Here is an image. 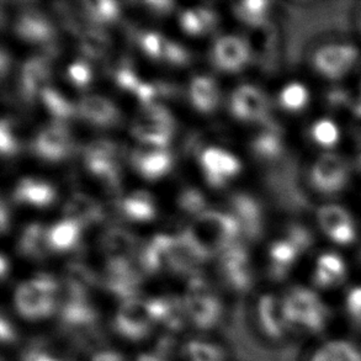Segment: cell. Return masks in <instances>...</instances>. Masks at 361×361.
<instances>
[{
    "label": "cell",
    "instance_id": "cell-1",
    "mask_svg": "<svg viewBox=\"0 0 361 361\" xmlns=\"http://www.w3.org/2000/svg\"><path fill=\"white\" fill-rule=\"evenodd\" d=\"M183 233L207 260L235 243L240 226L235 216L209 210L196 216Z\"/></svg>",
    "mask_w": 361,
    "mask_h": 361
},
{
    "label": "cell",
    "instance_id": "cell-2",
    "mask_svg": "<svg viewBox=\"0 0 361 361\" xmlns=\"http://www.w3.org/2000/svg\"><path fill=\"white\" fill-rule=\"evenodd\" d=\"M59 293V281L49 274H39L16 288L15 308L29 321L44 319L57 310Z\"/></svg>",
    "mask_w": 361,
    "mask_h": 361
},
{
    "label": "cell",
    "instance_id": "cell-3",
    "mask_svg": "<svg viewBox=\"0 0 361 361\" xmlns=\"http://www.w3.org/2000/svg\"><path fill=\"white\" fill-rule=\"evenodd\" d=\"M283 306L290 328L318 333L327 324L329 316L327 307L312 290L291 288L283 298Z\"/></svg>",
    "mask_w": 361,
    "mask_h": 361
},
{
    "label": "cell",
    "instance_id": "cell-4",
    "mask_svg": "<svg viewBox=\"0 0 361 361\" xmlns=\"http://www.w3.org/2000/svg\"><path fill=\"white\" fill-rule=\"evenodd\" d=\"M183 301L188 317L199 329L207 331L217 326L222 316V305L202 276L197 274L191 276Z\"/></svg>",
    "mask_w": 361,
    "mask_h": 361
},
{
    "label": "cell",
    "instance_id": "cell-5",
    "mask_svg": "<svg viewBox=\"0 0 361 361\" xmlns=\"http://www.w3.org/2000/svg\"><path fill=\"white\" fill-rule=\"evenodd\" d=\"M137 254V253H136ZM136 254L130 258L109 259L104 275V286L122 302L138 298L143 270Z\"/></svg>",
    "mask_w": 361,
    "mask_h": 361
},
{
    "label": "cell",
    "instance_id": "cell-6",
    "mask_svg": "<svg viewBox=\"0 0 361 361\" xmlns=\"http://www.w3.org/2000/svg\"><path fill=\"white\" fill-rule=\"evenodd\" d=\"M173 130L174 118L169 110L154 103L145 105L132 125V133L140 141L163 147H168Z\"/></svg>",
    "mask_w": 361,
    "mask_h": 361
},
{
    "label": "cell",
    "instance_id": "cell-7",
    "mask_svg": "<svg viewBox=\"0 0 361 361\" xmlns=\"http://www.w3.org/2000/svg\"><path fill=\"white\" fill-rule=\"evenodd\" d=\"M153 323L147 301L137 298L122 302L114 318L113 327L118 336L138 342L151 333Z\"/></svg>",
    "mask_w": 361,
    "mask_h": 361
},
{
    "label": "cell",
    "instance_id": "cell-8",
    "mask_svg": "<svg viewBox=\"0 0 361 361\" xmlns=\"http://www.w3.org/2000/svg\"><path fill=\"white\" fill-rule=\"evenodd\" d=\"M84 161L89 171L109 188L118 186V147L109 140H95L84 149Z\"/></svg>",
    "mask_w": 361,
    "mask_h": 361
},
{
    "label": "cell",
    "instance_id": "cell-9",
    "mask_svg": "<svg viewBox=\"0 0 361 361\" xmlns=\"http://www.w3.org/2000/svg\"><path fill=\"white\" fill-rule=\"evenodd\" d=\"M357 59L359 52L352 44H327L316 52L313 64L324 78L336 80L344 77L357 63Z\"/></svg>",
    "mask_w": 361,
    "mask_h": 361
},
{
    "label": "cell",
    "instance_id": "cell-10",
    "mask_svg": "<svg viewBox=\"0 0 361 361\" xmlns=\"http://www.w3.org/2000/svg\"><path fill=\"white\" fill-rule=\"evenodd\" d=\"M220 254L221 271L227 285L240 293L248 291L253 283V273L247 249L235 242Z\"/></svg>",
    "mask_w": 361,
    "mask_h": 361
},
{
    "label": "cell",
    "instance_id": "cell-11",
    "mask_svg": "<svg viewBox=\"0 0 361 361\" xmlns=\"http://www.w3.org/2000/svg\"><path fill=\"white\" fill-rule=\"evenodd\" d=\"M348 180V166L342 158L332 153L323 154L313 164L311 181L323 194H334L342 190Z\"/></svg>",
    "mask_w": 361,
    "mask_h": 361
},
{
    "label": "cell",
    "instance_id": "cell-12",
    "mask_svg": "<svg viewBox=\"0 0 361 361\" xmlns=\"http://www.w3.org/2000/svg\"><path fill=\"white\" fill-rule=\"evenodd\" d=\"M268 109L267 97L253 85H240L231 97V111L244 121H264Z\"/></svg>",
    "mask_w": 361,
    "mask_h": 361
},
{
    "label": "cell",
    "instance_id": "cell-13",
    "mask_svg": "<svg viewBox=\"0 0 361 361\" xmlns=\"http://www.w3.org/2000/svg\"><path fill=\"white\" fill-rule=\"evenodd\" d=\"M141 142L132 154V163L146 179L166 176L171 166V153L166 147L151 142Z\"/></svg>",
    "mask_w": 361,
    "mask_h": 361
},
{
    "label": "cell",
    "instance_id": "cell-14",
    "mask_svg": "<svg viewBox=\"0 0 361 361\" xmlns=\"http://www.w3.org/2000/svg\"><path fill=\"white\" fill-rule=\"evenodd\" d=\"M72 149V138L62 123H54L39 132L34 142L36 154L46 161H61Z\"/></svg>",
    "mask_w": 361,
    "mask_h": 361
},
{
    "label": "cell",
    "instance_id": "cell-15",
    "mask_svg": "<svg viewBox=\"0 0 361 361\" xmlns=\"http://www.w3.org/2000/svg\"><path fill=\"white\" fill-rule=\"evenodd\" d=\"M201 164L211 185L221 186L226 179L240 171V164L235 157L220 148H207L201 154Z\"/></svg>",
    "mask_w": 361,
    "mask_h": 361
},
{
    "label": "cell",
    "instance_id": "cell-16",
    "mask_svg": "<svg viewBox=\"0 0 361 361\" xmlns=\"http://www.w3.org/2000/svg\"><path fill=\"white\" fill-rule=\"evenodd\" d=\"M258 318L260 327L267 337L281 339L286 334L290 326L283 311V298L274 295H264L259 300Z\"/></svg>",
    "mask_w": 361,
    "mask_h": 361
},
{
    "label": "cell",
    "instance_id": "cell-17",
    "mask_svg": "<svg viewBox=\"0 0 361 361\" xmlns=\"http://www.w3.org/2000/svg\"><path fill=\"white\" fill-rule=\"evenodd\" d=\"M51 67L49 61L42 57L29 59L21 68V93L25 100L31 102L49 88Z\"/></svg>",
    "mask_w": 361,
    "mask_h": 361
},
{
    "label": "cell",
    "instance_id": "cell-18",
    "mask_svg": "<svg viewBox=\"0 0 361 361\" xmlns=\"http://www.w3.org/2000/svg\"><path fill=\"white\" fill-rule=\"evenodd\" d=\"M250 59L249 49L244 39L237 36H224L216 41L214 61L224 71H240Z\"/></svg>",
    "mask_w": 361,
    "mask_h": 361
},
{
    "label": "cell",
    "instance_id": "cell-19",
    "mask_svg": "<svg viewBox=\"0 0 361 361\" xmlns=\"http://www.w3.org/2000/svg\"><path fill=\"white\" fill-rule=\"evenodd\" d=\"M20 39L29 42H49L54 36V27L44 14L35 9L24 10L14 24Z\"/></svg>",
    "mask_w": 361,
    "mask_h": 361
},
{
    "label": "cell",
    "instance_id": "cell-20",
    "mask_svg": "<svg viewBox=\"0 0 361 361\" xmlns=\"http://www.w3.org/2000/svg\"><path fill=\"white\" fill-rule=\"evenodd\" d=\"M231 206L240 232L249 240L258 238L262 232V212L257 200L247 194H237L231 199Z\"/></svg>",
    "mask_w": 361,
    "mask_h": 361
},
{
    "label": "cell",
    "instance_id": "cell-21",
    "mask_svg": "<svg viewBox=\"0 0 361 361\" xmlns=\"http://www.w3.org/2000/svg\"><path fill=\"white\" fill-rule=\"evenodd\" d=\"M77 113L98 126H114L120 121L118 108L102 95H88L79 102Z\"/></svg>",
    "mask_w": 361,
    "mask_h": 361
},
{
    "label": "cell",
    "instance_id": "cell-22",
    "mask_svg": "<svg viewBox=\"0 0 361 361\" xmlns=\"http://www.w3.org/2000/svg\"><path fill=\"white\" fill-rule=\"evenodd\" d=\"M63 281L66 298H88L90 290L98 285V276L87 265L72 262L64 269Z\"/></svg>",
    "mask_w": 361,
    "mask_h": 361
},
{
    "label": "cell",
    "instance_id": "cell-23",
    "mask_svg": "<svg viewBox=\"0 0 361 361\" xmlns=\"http://www.w3.org/2000/svg\"><path fill=\"white\" fill-rule=\"evenodd\" d=\"M63 215L67 220H73L79 225H90L104 217L103 207L92 196L84 192H75L64 204Z\"/></svg>",
    "mask_w": 361,
    "mask_h": 361
},
{
    "label": "cell",
    "instance_id": "cell-24",
    "mask_svg": "<svg viewBox=\"0 0 361 361\" xmlns=\"http://www.w3.org/2000/svg\"><path fill=\"white\" fill-rule=\"evenodd\" d=\"M308 361H361V348L347 339H331L319 344Z\"/></svg>",
    "mask_w": 361,
    "mask_h": 361
},
{
    "label": "cell",
    "instance_id": "cell-25",
    "mask_svg": "<svg viewBox=\"0 0 361 361\" xmlns=\"http://www.w3.org/2000/svg\"><path fill=\"white\" fill-rule=\"evenodd\" d=\"M56 192L46 181L25 178L14 190V200L34 206H47L54 200Z\"/></svg>",
    "mask_w": 361,
    "mask_h": 361
},
{
    "label": "cell",
    "instance_id": "cell-26",
    "mask_svg": "<svg viewBox=\"0 0 361 361\" xmlns=\"http://www.w3.org/2000/svg\"><path fill=\"white\" fill-rule=\"evenodd\" d=\"M49 231L39 224L26 226L21 232L18 250L21 255L32 259H42L49 252Z\"/></svg>",
    "mask_w": 361,
    "mask_h": 361
},
{
    "label": "cell",
    "instance_id": "cell-27",
    "mask_svg": "<svg viewBox=\"0 0 361 361\" xmlns=\"http://www.w3.org/2000/svg\"><path fill=\"white\" fill-rule=\"evenodd\" d=\"M345 278V264L336 253H324L318 258L314 271V283L318 288L337 286Z\"/></svg>",
    "mask_w": 361,
    "mask_h": 361
},
{
    "label": "cell",
    "instance_id": "cell-28",
    "mask_svg": "<svg viewBox=\"0 0 361 361\" xmlns=\"http://www.w3.org/2000/svg\"><path fill=\"white\" fill-rule=\"evenodd\" d=\"M102 244L109 259L130 258L138 252L135 235L120 227L109 228L104 233Z\"/></svg>",
    "mask_w": 361,
    "mask_h": 361
},
{
    "label": "cell",
    "instance_id": "cell-29",
    "mask_svg": "<svg viewBox=\"0 0 361 361\" xmlns=\"http://www.w3.org/2000/svg\"><path fill=\"white\" fill-rule=\"evenodd\" d=\"M190 98L196 109L204 113H210L217 106L220 95L212 79L196 77L190 84Z\"/></svg>",
    "mask_w": 361,
    "mask_h": 361
},
{
    "label": "cell",
    "instance_id": "cell-30",
    "mask_svg": "<svg viewBox=\"0 0 361 361\" xmlns=\"http://www.w3.org/2000/svg\"><path fill=\"white\" fill-rule=\"evenodd\" d=\"M82 226L73 220H67L59 222L57 225L51 227L49 230V248L63 252L73 248L78 243L80 237Z\"/></svg>",
    "mask_w": 361,
    "mask_h": 361
},
{
    "label": "cell",
    "instance_id": "cell-31",
    "mask_svg": "<svg viewBox=\"0 0 361 361\" xmlns=\"http://www.w3.org/2000/svg\"><path fill=\"white\" fill-rule=\"evenodd\" d=\"M298 247L290 240H279L270 248L271 268L270 274L274 279H281L288 274L298 255Z\"/></svg>",
    "mask_w": 361,
    "mask_h": 361
},
{
    "label": "cell",
    "instance_id": "cell-32",
    "mask_svg": "<svg viewBox=\"0 0 361 361\" xmlns=\"http://www.w3.org/2000/svg\"><path fill=\"white\" fill-rule=\"evenodd\" d=\"M80 49L90 59H102L110 49L109 35L98 26H90L80 32Z\"/></svg>",
    "mask_w": 361,
    "mask_h": 361
},
{
    "label": "cell",
    "instance_id": "cell-33",
    "mask_svg": "<svg viewBox=\"0 0 361 361\" xmlns=\"http://www.w3.org/2000/svg\"><path fill=\"white\" fill-rule=\"evenodd\" d=\"M122 210L127 217L136 221L152 220L156 215V209L151 194L147 191H135L122 201Z\"/></svg>",
    "mask_w": 361,
    "mask_h": 361
},
{
    "label": "cell",
    "instance_id": "cell-34",
    "mask_svg": "<svg viewBox=\"0 0 361 361\" xmlns=\"http://www.w3.org/2000/svg\"><path fill=\"white\" fill-rule=\"evenodd\" d=\"M217 23L215 13L206 8L184 10L180 14V24L188 34H202L206 30L211 29Z\"/></svg>",
    "mask_w": 361,
    "mask_h": 361
},
{
    "label": "cell",
    "instance_id": "cell-35",
    "mask_svg": "<svg viewBox=\"0 0 361 361\" xmlns=\"http://www.w3.org/2000/svg\"><path fill=\"white\" fill-rule=\"evenodd\" d=\"M317 220L323 232L327 235H331L342 226L354 224L349 212L345 209H343L342 206L338 205L322 206L318 210Z\"/></svg>",
    "mask_w": 361,
    "mask_h": 361
},
{
    "label": "cell",
    "instance_id": "cell-36",
    "mask_svg": "<svg viewBox=\"0 0 361 361\" xmlns=\"http://www.w3.org/2000/svg\"><path fill=\"white\" fill-rule=\"evenodd\" d=\"M252 149H253L255 156L264 159V161H274L276 159L281 152H283V145L280 137L276 135L275 131H265L260 133L253 143H252Z\"/></svg>",
    "mask_w": 361,
    "mask_h": 361
},
{
    "label": "cell",
    "instance_id": "cell-37",
    "mask_svg": "<svg viewBox=\"0 0 361 361\" xmlns=\"http://www.w3.org/2000/svg\"><path fill=\"white\" fill-rule=\"evenodd\" d=\"M268 3L264 0H245L233 5L235 13L240 20L247 23L249 26L267 23V11H268Z\"/></svg>",
    "mask_w": 361,
    "mask_h": 361
},
{
    "label": "cell",
    "instance_id": "cell-38",
    "mask_svg": "<svg viewBox=\"0 0 361 361\" xmlns=\"http://www.w3.org/2000/svg\"><path fill=\"white\" fill-rule=\"evenodd\" d=\"M280 105L288 111H300L310 102L308 89L301 83L288 84L279 97Z\"/></svg>",
    "mask_w": 361,
    "mask_h": 361
},
{
    "label": "cell",
    "instance_id": "cell-39",
    "mask_svg": "<svg viewBox=\"0 0 361 361\" xmlns=\"http://www.w3.org/2000/svg\"><path fill=\"white\" fill-rule=\"evenodd\" d=\"M84 13L89 20L94 23H110L118 19L120 8L116 1L113 0H97V1H85L83 3Z\"/></svg>",
    "mask_w": 361,
    "mask_h": 361
},
{
    "label": "cell",
    "instance_id": "cell-40",
    "mask_svg": "<svg viewBox=\"0 0 361 361\" xmlns=\"http://www.w3.org/2000/svg\"><path fill=\"white\" fill-rule=\"evenodd\" d=\"M188 361H225V353L210 343L191 341L184 348Z\"/></svg>",
    "mask_w": 361,
    "mask_h": 361
},
{
    "label": "cell",
    "instance_id": "cell-41",
    "mask_svg": "<svg viewBox=\"0 0 361 361\" xmlns=\"http://www.w3.org/2000/svg\"><path fill=\"white\" fill-rule=\"evenodd\" d=\"M311 137L319 146L332 148L341 140V130L333 120L321 118L311 127Z\"/></svg>",
    "mask_w": 361,
    "mask_h": 361
},
{
    "label": "cell",
    "instance_id": "cell-42",
    "mask_svg": "<svg viewBox=\"0 0 361 361\" xmlns=\"http://www.w3.org/2000/svg\"><path fill=\"white\" fill-rule=\"evenodd\" d=\"M41 98L46 108L49 109V113L59 120L69 118L77 111V108H74L73 105L56 89L49 87L44 93L41 94Z\"/></svg>",
    "mask_w": 361,
    "mask_h": 361
},
{
    "label": "cell",
    "instance_id": "cell-43",
    "mask_svg": "<svg viewBox=\"0 0 361 361\" xmlns=\"http://www.w3.org/2000/svg\"><path fill=\"white\" fill-rule=\"evenodd\" d=\"M186 318L189 317L183 298L168 296L166 312L161 323L173 332H179L185 326Z\"/></svg>",
    "mask_w": 361,
    "mask_h": 361
},
{
    "label": "cell",
    "instance_id": "cell-44",
    "mask_svg": "<svg viewBox=\"0 0 361 361\" xmlns=\"http://www.w3.org/2000/svg\"><path fill=\"white\" fill-rule=\"evenodd\" d=\"M178 204L181 210L185 211L191 215H200L205 212L206 200L200 191L194 188H188L181 191L178 197Z\"/></svg>",
    "mask_w": 361,
    "mask_h": 361
},
{
    "label": "cell",
    "instance_id": "cell-45",
    "mask_svg": "<svg viewBox=\"0 0 361 361\" xmlns=\"http://www.w3.org/2000/svg\"><path fill=\"white\" fill-rule=\"evenodd\" d=\"M166 39L157 32H146L142 35V49L151 59H161L164 54Z\"/></svg>",
    "mask_w": 361,
    "mask_h": 361
},
{
    "label": "cell",
    "instance_id": "cell-46",
    "mask_svg": "<svg viewBox=\"0 0 361 361\" xmlns=\"http://www.w3.org/2000/svg\"><path fill=\"white\" fill-rule=\"evenodd\" d=\"M68 77L72 83L75 84L77 87L84 88L92 80V71H90V67H89L87 62L77 61V62H74L73 64L69 66Z\"/></svg>",
    "mask_w": 361,
    "mask_h": 361
},
{
    "label": "cell",
    "instance_id": "cell-47",
    "mask_svg": "<svg viewBox=\"0 0 361 361\" xmlns=\"http://www.w3.org/2000/svg\"><path fill=\"white\" fill-rule=\"evenodd\" d=\"M173 64H185L189 62V54L185 49H183L180 44H176L173 41L166 39V47L163 59Z\"/></svg>",
    "mask_w": 361,
    "mask_h": 361
},
{
    "label": "cell",
    "instance_id": "cell-48",
    "mask_svg": "<svg viewBox=\"0 0 361 361\" xmlns=\"http://www.w3.org/2000/svg\"><path fill=\"white\" fill-rule=\"evenodd\" d=\"M0 149L3 154H13L15 152L18 151V142L15 140V137L11 133L10 130L9 122L6 120L1 121L0 125Z\"/></svg>",
    "mask_w": 361,
    "mask_h": 361
},
{
    "label": "cell",
    "instance_id": "cell-49",
    "mask_svg": "<svg viewBox=\"0 0 361 361\" xmlns=\"http://www.w3.org/2000/svg\"><path fill=\"white\" fill-rule=\"evenodd\" d=\"M116 83L118 84L120 88L131 90L133 93H136V90L141 85L142 82L132 69L121 68L118 69V73H116Z\"/></svg>",
    "mask_w": 361,
    "mask_h": 361
},
{
    "label": "cell",
    "instance_id": "cell-50",
    "mask_svg": "<svg viewBox=\"0 0 361 361\" xmlns=\"http://www.w3.org/2000/svg\"><path fill=\"white\" fill-rule=\"evenodd\" d=\"M348 312L357 323H361V286L353 288L348 293Z\"/></svg>",
    "mask_w": 361,
    "mask_h": 361
},
{
    "label": "cell",
    "instance_id": "cell-51",
    "mask_svg": "<svg viewBox=\"0 0 361 361\" xmlns=\"http://www.w3.org/2000/svg\"><path fill=\"white\" fill-rule=\"evenodd\" d=\"M355 228H354V224H349V225L342 226L338 230L332 232L331 235H328L333 242L338 244H349L352 243L353 240H355Z\"/></svg>",
    "mask_w": 361,
    "mask_h": 361
},
{
    "label": "cell",
    "instance_id": "cell-52",
    "mask_svg": "<svg viewBox=\"0 0 361 361\" xmlns=\"http://www.w3.org/2000/svg\"><path fill=\"white\" fill-rule=\"evenodd\" d=\"M0 333H1V342L4 344L13 343L16 339V331H15L14 326L10 323L5 314L1 316V321H0Z\"/></svg>",
    "mask_w": 361,
    "mask_h": 361
},
{
    "label": "cell",
    "instance_id": "cell-53",
    "mask_svg": "<svg viewBox=\"0 0 361 361\" xmlns=\"http://www.w3.org/2000/svg\"><path fill=\"white\" fill-rule=\"evenodd\" d=\"M147 6H149L151 10L156 13H168L174 5L173 1H164V0H154V1H146Z\"/></svg>",
    "mask_w": 361,
    "mask_h": 361
},
{
    "label": "cell",
    "instance_id": "cell-54",
    "mask_svg": "<svg viewBox=\"0 0 361 361\" xmlns=\"http://www.w3.org/2000/svg\"><path fill=\"white\" fill-rule=\"evenodd\" d=\"M93 361H125V359L118 353L102 352L94 357Z\"/></svg>",
    "mask_w": 361,
    "mask_h": 361
},
{
    "label": "cell",
    "instance_id": "cell-55",
    "mask_svg": "<svg viewBox=\"0 0 361 361\" xmlns=\"http://www.w3.org/2000/svg\"><path fill=\"white\" fill-rule=\"evenodd\" d=\"M137 361H166V359L159 357L158 354L157 355H154V354H143L137 359Z\"/></svg>",
    "mask_w": 361,
    "mask_h": 361
},
{
    "label": "cell",
    "instance_id": "cell-56",
    "mask_svg": "<svg viewBox=\"0 0 361 361\" xmlns=\"http://www.w3.org/2000/svg\"><path fill=\"white\" fill-rule=\"evenodd\" d=\"M0 271H1V276L5 278V275H6V268H8V262H6V258H5V255H1V258H0Z\"/></svg>",
    "mask_w": 361,
    "mask_h": 361
},
{
    "label": "cell",
    "instance_id": "cell-57",
    "mask_svg": "<svg viewBox=\"0 0 361 361\" xmlns=\"http://www.w3.org/2000/svg\"><path fill=\"white\" fill-rule=\"evenodd\" d=\"M6 228V207L4 204H1V230Z\"/></svg>",
    "mask_w": 361,
    "mask_h": 361
}]
</instances>
